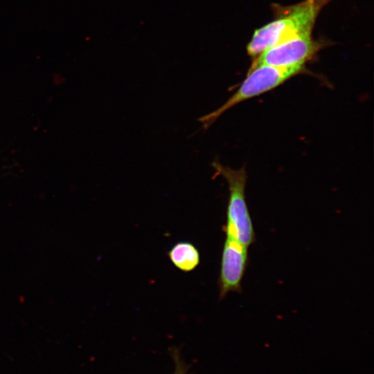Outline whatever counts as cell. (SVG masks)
<instances>
[{
  "mask_svg": "<svg viewBox=\"0 0 374 374\" xmlns=\"http://www.w3.org/2000/svg\"><path fill=\"white\" fill-rule=\"evenodd\" d=\"M168 258L173 265L184 272L194 270L200 262V253L191 242L181 241L169 250Z\"/></svg>",
  "mask_w": 374,
  "mask_h": 374,
  "instance_id": "obj_6",
  "label": "cell"
},
{
  "mask_svg": "<svg viewBox=\"0 0 374 374\" xmlns=\"http://www.w3.org/2000/svg\"><path fill=\"white\" fill-rule=\"evenodd\" d=\"M248 247L226 238L224 243L219 276L220 299L229 292L241 291V283L248 263Z\"/></svg>",
  "mask_w": 374,
  "mask_h": 374,
  "instance_id": "obj_5",
  "label": "cell"
},
{
  "mask_svg": "<svg viewBox=\"0 0 374 374\" xmlns=\"http://www.w3.org/2000/svg\"><path fill=\"white\" fill-rule=\"evenodd\" d=\"M304 66L278 67L260 64L250 68L235 93L217 109L198 118L208 129L224 113L238 104L269 91L303 71Z\"/></svg>",
  "mask_w": 374,
  "mask_h": 374,
  "instance_id": "obj_3",
  "label": "cell"
},
{
  "mask_svg": "<svg viewBox=\"0 0 374 374\" xmlns=\"http://www.w3.org/2000/svg\"><path fill=\"white\" fill-rule=\"evenodd\" d=\"M212 166L215 172L226 181L229 188L226 221L224 226L226 238L248 247L255 240V231L246 202L247 175L245 167L233 169L215 161L212 163Z\"/></svg>",
  "mask_w": 374,
  "mask_h": 374,
  "instance_id": "obj_2",
  "label": "cell"
},
{
  "mask_svg": "<svg viewBox=\"0 0 374 374\" xmlns=\"http://www.w3.org/2000/svg\"><path fill=\"white\" fill-rule=\"evenodd\" d=\"M175 374H185L184 372L179 367V371H177V372L175 373Z\"/></svg>",
  "mask_w": 374,
  "mask_h": 374,
  "instance_id": "obj_7",
  "label": "cell"
},
{
  "mask_svg": "<svg viewBox=\"0 0 374 374\" xmlns=\"http://www.w3.org/2000/svg\"><path fill=\"white\" fill-rule=\"evenodd\" d=\"M326 0H308L293 6L282 17L255 30L247 45L249 55L263 51L301 35L311 33L319 10Z\"/></svg>",
  "mask_w": 374,
  "mask_h": 374,
  "instance_id": "obj_1",
  "label": "cell"
},
{
  "mask_svg": "<svg viewBox=\"0 0 374 374\" xmlns=\"http://www.w3.org/2000/svg\"><path fill=\"white\" fill-rule=\"evenodd\" d=\"M319 48V44L312 40L311 33L301 35L263 51L256 57L251 67L260 64L278 67L303 66Z\"/></svg>",
  "mask_w": 374,
  "mask_h": 374,
  "instance_id": "obj_4",
  "label": "cell"
}]
</instances>
